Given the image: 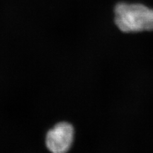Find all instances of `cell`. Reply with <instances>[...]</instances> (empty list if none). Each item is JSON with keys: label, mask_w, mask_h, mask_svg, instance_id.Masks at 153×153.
Returning <instances> with one entry per match:
<instances>
[{"label": "cell", "mask_w": 153, "mask_h": 153, "mask_svg": "<svg viewBox=\"0 0 153 153\" xmlns=\"http://www.w3.org/2000/svg\"><path fill=\"white\" fill-rule=\"evenodd\" d=\"M115 24L124 33L153 30V9L140 4L119 3L114 9Z\"/></svg>", "instance_id": "cell-1"}, {"label": "cell", "mask_w": 153, "mask_h": 153, "mask_svg": "<svg viewBox=\"0 0 153 153\" xmlns=\"http://www.w3.org/2000/svg\"><path fill=\"white\" fill-rule=\"evenodd\" d=\"M74 136L73 126L68 122H60L48 132L45 143L52 153H66L71 148Z\"/></svg>", "instance_id": "cell-2"}]
</instances>
